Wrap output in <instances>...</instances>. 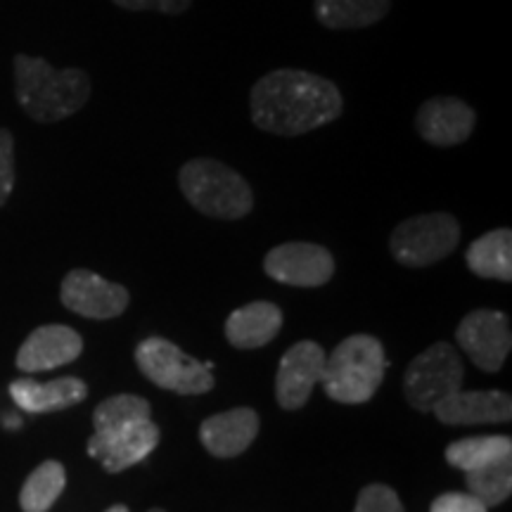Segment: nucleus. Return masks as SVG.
Masks as SVG:
<instances>
[{
  "mask_svg": "<svg viewBox=\"0 0 512 512\" xmlns=\"http://www.w3.org/2000/svg\"><path fill=\"white\" fill-rule=\"evenodd\" d=\"M354 512H406L394 489L384 484H370L358 494Z\"/></svg>",
  "mask_w": 512,
  "mask_h": 512,
  "instance_id": "393cba45",
  "label": "nucleus"
},
{
  "mask_svg": "<svg viewBox=\"0 0 512 512\" xmlns=\"http://www.w3.org/2000/svg\"><path fill=\"white\" fill-rule=\"evenodd\" d=\"M465 368L456 347L437 342L411 361L403 377V392L415 411L432 413L441 401L463 389Z\"/></svg>",
  "mask_w": 512,
  "mask_h": 512,
  "instance_id": "423d86ee",
  "label": "nucleus"
},
{
  "mask_svg": "<svg viewBox=\"0 0 512 512\" xmlns=\"http://www.w3.org/2000/svg\"><path fill=\"white\" fill-rule=\"evenodd\" d=\"M392 0H313V12L325 29H366L382 22Z\"/></svg>",
  "mask_w": 512,
  "mask_h": 512,
  "instance_id": "aec40b11",
  "label": "nucleus"
},
{
  "mask_svg": "<svg viewBox=\"0 0 512 512\" xmlns=\"http://www.w3.org/2000/svg\"><path fill=\"white\" fill-rule=\"evenodd\" d=\"M512 458V439L489 434V437H472L453 441L446 448V460L463 472H472L496 460Z\"/></svg>",
  "mask_w": 512,
  "mask_h": 512,
  "instance_id": "412c9836",
  "label": "nucleus"
},
{
  "mask_svg": "<svg viewBox=\"0 0 512 512\" xmlns=\"http://www.w3.org/2000/svg\"><path fill=\"white\" fill-rule=\"evenodd\" d=\"M136 363L147 380L169 392L195 396L214 387L211 363H202L164 337H147L138 344Z\"/></svg>",
  "mask_w": 512,
  "mask_h": 512,
  "instance_id": "0eeeda50",
  "label": "nucleus"
},
{
  "mask_svg": "<svg viewBox=\"0 0 512 512\" xmlns=\"http://www.w3.org/2000/svg\"><path fill=\"white\" fill-rule=\"evenodd\" d=\"M259 434V415L252 408H233L202 422L200 439L216 458H233L247 451Z\"/></svg>",
  "mask_w": 512,
  "mask_h": 512,
  "instance_id": "dca6fc26",
  "label": "nucleus"
},
{
  "mask_svg": "<svg viewBox=\"0 0 512 512\" xmlns=\"http://www.w3.org/2000/svg\"><path fill=\"white\" fill-rule=\"evenodd\" d=\"M325 351L320 344L297 342L285 351L280 361L278 375H275V399L287 411L302 408L313 392V387L320 382L325 368Z\"/></svg>",
  "mask_w": 512,
  "mask_h": 512,
  "instance_id": "f8f14e48",
  "label": "nucleus"
},
{
  "mask_svg": "<svg viewBox=\"0 0 512 512\" xmlns=\"http://www.w3.org/2000/svg\"><path fill=\"white\" fill-rule=\"evenodd\" d=\"M477 126L475 107L453 95H434L415 114V131L434 147H456L470 140Z\"/></svg>",
  "mask_w": 512,
  "mask_h": 512,
  "instance_id": "9b49d317",
  "label": "nucleus"
},
{
  "mask_svg": "<svg viewBox=\"0 0 512 512\" xmlns=\"http://www.w3.org/2000/svg\"><path fill=\"white\" fill-rule=\"evenodd\" d=\"M150 512H164V510H162V508H152Z\"/></svg>",
  "mask_w": 512,
  "mask_h": 512,
  "instance_id": "7c9ffc66",
  "label": "nucleus"
},
{
  "mask_svg": "<svg viewBox=\"0 0 512 512\" xmlns=\"http://www.w3.org/2000/svg\"><path fill=\"white\" fill-rule=\"evenodd\" d=\"M88 387L79 377H57L50 382H36L24 377L10 384V396L27 413H53L76 406L86 399Z\"/></svg>",
  "mask_w": 512,
  "mask_h": 512,
  "instance_id": "f3484780",
  "label": "nucleus"
},
{
  "mask_svg": "<svg viewBox=\"0 0 512 512\" xmlns=\"http://www.w3.org/2000/svg\"><path fill=\"white\" fill-rule=\"evenodd\" d=\"M121 10L131 12H162V15H183L190 10L192 0H112Z\"/></svg>",
  "mask_w": 512,
  "mask_h": 512,
  "instance_id": "bb28decb",
  "label": "nucleus"
},
{
  "mask_svg": "<svg viewBox=\"0 0 512 512\" xmlns=\"http://www.w3.org/2000/svg\"><path fill=\"white\" fill-rule=\"evenodd\" d=\"M460 245V223L444 211L411 216L394 228L389 252L401 266L425 268L446 259Z\"/></svg>",
  "mask_w": 512,
  "mask_h": 512,
  "instance_id": "39448f33",
  "label": "nucleus"
},
{
  "mask_svg": "<svg viewBox=\"0 0 512 512\" xmlns=\"http://www.w3.org/2000/svg\"><path fill=\"white\" fill-rule=\"evenodd\" d=\"M456 339L460 349L470 356V361L477 368L486 370V373H496L503 368L512 349L510 318L491 309L472 311L460 320Z\"/></svg>",
  "mask_w": 512,
  "mask_h": 512,
  "instance_id": "6e6552de",
  "label": "nucleus"
},
{
  "mask_svg": "<svg viewBox=\"0 0 512 512\" xmlns=\"http://www.w3.org/2000/svg\"><path fill=\"white\" fill-rule=\"evenodd\" d=\"M249 110L261 131L297 138L342 117L344 98L325 76L304 69H273L252 86Z\"/></svg>",
  "mask_w": 512,
  "mask_h": 512,
  "instance_id": "f257e3e1",
  "label": "nucleus"
},
{
  "mask_svg": "<svg viewBox=\"0 0 512 512\" xmlns=\"http://www.w3.org/2000/svg\"><path fill=\"white\" fill-rule=\"evenodd\" d=\"M264 271L275 283L292 287H320L335 275V259L323 245L285 242L264 259Z\"/></svg>",
  "mask_w": 512,
  "mask_h": 512,
  "instance_id": "1a4fd4ad",
  "label": "nucleus"
},
{
  "mask_svg": "<svg viewBox=\"0 0 512 512\" xmlns=\"http://www.w3.org/2000/svg\"><path fill=\"white\" fill-rule=\"evenodd\" d=\"M15 188V138L8 128H0V207L10 200Z\"/></svg>",
  "mask_w": 512,
  "mask_h": 512,
  "instance_id": "a878e982",
  "label": "nucleus"
},
{
  "mask_svg": "<svg viewBox=\"0 0 512 512\" xmlns=\"http://www.w3.org/2000/svg\"><path fill=\"white\" fill-rule=\"evenodd\" d=\"M489 508L472 494H458L448 491L432 503V512H486Z\"/></svg>",
  "mask_w": 512,
  "mask_h": 512,
  "instance_id": "cd10ccee",
  "label": "nucleus"
},
{
  "mask_svg": "<svg viewBox=\"0 0 512 512\" xmlns=\"http://www.w3.org/2000/svg\"><path fill=\"white\" fill-rule=\"evenodd\" d=\"M159 444V427L150 418L133 422L124 430L88 439V456L98 458L107 472H121L145 460Z\"/></svg>",
  "mask_w": 512,
  "mask_h": 512,
  "instance_id": "ddd939ff",
  "label": "nucleus"
},
{
  "mask_svg": "<svg viewBox=\"0 0 512 512\" xmlns=\"http://www.w3.org/2000/svg\"><path fill=\"white\" fill-rule=\"evenodd\" d=\"M3 425H5V427H12V430H17V427L22 425V420H19L17 415H8V418L3 420Z\"/></svg>",
  "mask_w": 512,
  "mask_h": 512,
  "instance_id": "c85d7f7f",
  "label": "nucleus"
},
{
  "mask_svg": "<svg viewBox=\"0 0 512 512\" xmlns=\"http://www.w3.org/2000/svg\"><path fill=\"white\" fill-rule=\"evenodd\" d=\"M60 299L69 311L79 313L83 318L107 320L117 318L128 309V290L119 283H110L102 275L76 268L62 280Z\"/></svg>",
  "mask_w": 512,
  "mask_h": 512,
  "instance_id": "9d476101",
  "label": "nucleus"
},
{
  "mask_svg": "<svg viewBox=\"0 0 512 512\" xmlns=\"http://www.w3.org/2000/svg\"><path fill=\"white\" fill-rule=\"evenodd\" d=\"M444 425H496L512 418V401L505 392H463L458 389L432 411Z\"/></svg>",
  "mask_w": 512,
  "mask_h": 512,
  "instance_id": "2eb2a0df",
  "label": "nucleus"
},
{
  "mask_svg": "<svg viewBox=\"0 0 512 512\" xmlns=\"http://www.w3.org/2000/svg\"><path fill=\"white\" fill-rule=\"evenodd\" d=\"M467 268L479 278L501 280L510 283L512 280V230L496 228L491 233L482 235L467 247L465 254Z\"/></svg>",
  "mask_w": 512,
  "mask_h": 512,
  "instance_id": "6ab92c4d",
  "label": "nucleus"
},
{
  "mask_svg": "<svg viewBox=\"0 0 512 512\" xmlns=\"http://www.w3.org/2000/svg\"><path fill=\"white\" fill-rule=\"evenodd\" d=\"M150 418V403L136 394H117L110 396L95 408L93 427L98 437H110V434L124 430L133 422Z\"/></svg>",
  "mask_w": 512,
  "mask_h": 512,
  "instance_id": "5701e85b",
  "label": "nucleus"
},
{
  "mask_svg": "<svg viewBox=\"0 0 512 512\" xmlns=\"http://www.w3.org/2000/svg\"><path fill=\"white\" fill-rule=\"evenodd\" d=\"M283 328V311L271 302H252L226 320V337L238 349L266 347Z\"/></svg>",
  "mask_w": 512,
  "mask_h": 512,
  "instance_id": "a211bd4d",
  "label": "nucleus"
},
{
  "mask_svg": "<svg viewBox=\"0 0 512 512\" xmlns=\"http://www.w3.org/2000/svg\"><path fill=\"white\" fill-rule=\"evenodd\" d=\"M67 484V472L57 460H46L27 477L19 491V505L24 512H48L60 498Z\"/></svg>",
  "mask_w": 512,
  "mask_h": 512,
  "instance_id": "4be33fe9",
  "label": "nucleus"
},
{
  "mask_svg": "<svg viewBox=\"0 0 512 512\" xmlns=\"http://www.w3.org/2000/svg\"><path fill=\"white\" fill-rule=\"evenodd\" d=\"M465 482L470 494L479 498L486 508L508 501L512 491V458L496 460L477 470L465 472Z\"/></svg>",
  "mask_w": 512,
  "mask_h": 512,
  "instance_id": "b1692460",
  "label": "nucleus"
},
{
  "mask_svg": "<svg viewBox=\"0 0 512 512\" xmlns=\"http://www.w3.org/2000/svg\"><path fill=\"white\" fill-rule=\"evenodd\" d=\"M107 512H128V508H126V505H112V508Z\"/></svg>",
  "mask_w": 512,
  "mask_h": 512,
  "instance_id": "c756f323",
  "label": "nucleus"
},
{
  "mask_svg": "<svg viewBox=\"0 0 512 512\" xmlns=\"http://www.w3.org/2000/svg\"><path fill=\"white\" fill-rule=\"evenodd\" d=\"M183 197L200 214L221 221L245 219L254 209L252 185L219 159H190L178 171Z\"/></svg>",
  "mask_w": 512,
  "mask_h": 512,
  "instance_id": "7ed1b4c3",
  "label": "nucleus"
},
{
  "mask_svg": "<svg viewBox=\"0 0 512 512\" xmlns=\"http://www.w3.org/2000/svg\"><path fill=\"white\" fill-rule=\"evenodd\" d=\"M83 339L76 330L67 325H43L24 339L17 351V368L22 373H43L81 356Z\"/></svg>",
  "mask_w": 512,
  "mask_h": 512,
  "instance_id": "4468645a",
  "label": "nucleus"
},
{
  "mask_svg": "<svg viewBox=\"0 0 512 512\" xmlns=\"http://www.w3.org/2000/svg\"><path fill=\"white\" fill-rule=\"evenodd\" d=\"M387 356L377 337L351 335L325 356L320 384L332 401L366 403L382 384Z\"/></svg>",
  "mask_w": 512,
  "mask_h": 512,
  "instance_id": "20e7f679",
  "label": "nucleus"
},
{
  "mask_svg": "<svg viewBox=\"0 0 512 512\" xmlns=\"http://www.w3.org/2000/svg\"><path fill=\"white\" fill-rule=\"evenodd\" d=\"M15 98L38 124L74 117L91 98V79L83 69H55L43 57L15 55Z\"/></svg>",
  "mask_w": 512,
  "mask_h": 512,
  "instance_id": "f03ea898",
  "label": "nucleus"
}]
</instances>
